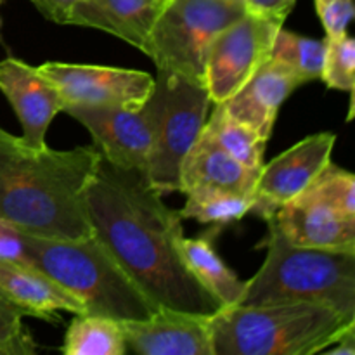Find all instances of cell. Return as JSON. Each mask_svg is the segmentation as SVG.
<instances>
[{
    "label": "cell",
    "instance_id": "5b68a950",
    "mask_svg": "<svg viewBox=\"0 0 355 355\" xmlns=\"http://www.w3.org/2000/svg\"><path fill=\"white\" fill-rule=\"evenodd\" d=\"M31 266L75 295L85 314L116 321H142L158 305L128 277L96 234L82 239H51L24 232Z\"/></svg>",
    "mask_w": 355,
    "mask_h": 355
},
{
    "label": "cell",
    "instance_id": "e0dca14e",
    "mask_svg": "<svg viewBox=\"0 0 355 355\" xmlns=\"http://www.w3.org/2000/svg\"><path fill=\"white\" fill-rule=\"evenodd\" d=\"M166 0H80L68 24L94 28L148 52L149 37Z\"/></svg>",
    "mask_w": 355,
    "mask_h": 355
},
{
    "label": "cell",
    "instance_id": "4dcf8cb0",
    "mask_svg": "<svg viewBox=\"0 0 355 355\" xmlns=\"http://www.w3.org/2000/svg\"><path fill=\"white\" fill-rule=\"evenodd\" d=\"M321 354L328 355H355V324L350 326L333 345L326 347Z\"/></svg>",
    "mask_w": 355,
    "mask_h": 355
},
{
    "label": "cell",
    "instance_id": "8fae6325",
    "mask_svg": "<svg viewBox=\"0 0 355 355\" xmlns=\"http://www.w3.org/2000/svg\"><path fill=\"white\" fill-rule=\"evenodd\" d=\"M336 135L319 132L302 139L262 166L255 186L252 214L269 220L281 207L300 196L331 163Z\"/></svg>",
    "mask_w": 355,
    "mask_h": 355
},
{
    "label": "cell",
    "instance_id": "ffe728a7",
    "mask_svg": "<svg viewBox=\"0 0 355 355\" xmlns=\"http://www.w3.org/2000/svg\"><path fill=\"white\" fill-rule=\"evenodd\" d=\"M64 355H125L128 352L120 321L104 315L75 314L61 347Z\"/></svg>",
    "mask_w": 355,
    "mask_h": 355
},
{
    "label": "cell",
    "instance_id": "7a4b0ae2",
    "mask_svg": "<svg viewBox=\"0 0 355 355\" xmlns=\"http://www.w3.org/2000/svg\"><path fill=\"white\" fill-rule=\"evenodd\" d=\"M99 158L94 146L35 149L0 128V218L40 238L92 236L83 191Z\"/></svg>",
    "mask_w": 355,
    "mask_h": 355
},
{
    "label": "cell",
    "instance_id": "f546056e",
    "mask_svg": "<svg viewBox=\"0 0 355 355\" xmlns=\"http://www.w3.org/2000/svg\"><path fill=\"white\" fill-rule=\"evenodd\" d=\"M31 2L52 23L68 24L69 12L80 0H31Z\"/></svg>",
    "mask_w": 355,
    "mask_h": 355
},
{
    "label": "cell",
    "instance_id": "3957f363",
    "mask_svg": "<svg viewBox=\"0 0 355 355\" xmlns=\"http://www.w3.org/2000/svg\"><path fill=\"white\" fill-rule=\"evenodd\" d=\"M266 222L267 257L239 305L319 304L355 319V253L295 246Z\"/></svg>",
    "mask_w": 355,
    "mask_h": 355
},
{
    "label": "cell",
    "instance_id": "44dd1931",
    "mask_svg": "<svg viewBox=\"0 0 355 355\" xmlns=\"http://www.w3.org/2000/svg\"><path fill=\"white\" fill-rule=\"evenodd\" d=\"M211 106L214 111L210 118H207L203 127L210 137L245 166L253 170L262 168L267 146L266 139L260 137L248 125L234 120L225 111L224 103L211 104Z\"/></svg>",
    "mask_w": 355,
    "mask_h": 355
},
{
    "label": "cell",
    "instance_id": "9a60e30c",
    "mask_svg": "<svg viewBox=\"0 0 355 355\" xmlns=\"http://www.w3.org/2000/svg\"><path fill=\"white\" fill-rule=\"evenodd\" d=\"M300 85L293 71L269 58L234 96L225 101V111L269 141L279 107Z\"/></svg>",
    "mask_w": 355,
    "mask_h": 355
},
{
    "label": "cell",
    "instance_id": "d6986e66",
    "mask_svg": "<svg viewBox=\"0 0 355 355\" xmlns=\"http://www.w3.org/2000/svg\"><path fill=\"white\" fill-rule=\"evenodd\" d=\"M222 225L210 229L200 238H180L179 248L184 263L191 270L198 283L214 298L220 302L222 307H234L241 304L245 297L246 281L243 283L236 272H232L214 248V239Z\"/></svg>",
    "mask_w": 355,
    "mask_h": 355
},
{
    "label": "cell",
    "instance_id": "2e32d148",
    "mask_svg": "<svg viewBox=\"0 0 355 355\" xmlns=\"http://www.w3.org/2000/svg\"><path fill=\"white\" fill-rule=\"evenodd\" d=\"M272 218L291 245L355 253V218L302 200L281 207Z\"/></svg>",
    "mask_w": 355,
    "mask_h": 355
},
{
    "label": "cell",
    "instance_id": "1f68e13d",
    "mask_svg": "<svg viewBox=\"0 0 355 355\" xmlns=\"http://www.w3.org/2000/svg\"><path fill=\"white\" fill-rule=\"evenodd\" d=\"M0 355H28L26 350L14 343H0Z\"/></svg>",
    "mask_w": 355,
    "mask_h": 355
},
{
    "label": "cell",
    "instance_id": "603a6c76",
    "mask_svg": "<svg viewBox=\"0 0 355 355\" xmlns=\"http://www.w3.org/2000/svg\"><path fill=\"white\" fill-rule=\"evenodd\" d=\"M255 205V194L193 193L187 194L186 205L179 210L180 217L201 224L227 225L241 220Z\"/></svg>",
    "mask_w": 355,
    "mask_h": 355
},
{
    "label": "cell",
    "instance_id": "30bf717a",
    "mask_svg": "<svg viewBox=\"0 0 355 355\" xmlns=\"http://www.w3.org/2000/svg\"><path fill=\"white\" fill-rule=\"evenodd\" d=\"M38 71L54 82L66 106L137 107L153 96L156 78L146 71L111 66L47 61Z\"/></svg>",
    "mask_w": 355,
    "mask_h": 355
},
{
    "label": "cell",
    "instance_id": "d4e9b609",
    "mask_svg": "<svg viewBox=\"0 0 355 355\" xmlns=\"http://www.w3.org/2000/svg\"><path fill=\"white\" fill-rule=\"evenodd\" d=\"M321 80L328 89L354 92L355 89V42L347 33L326 37Z\"/></svg>",
    "mask_w": 355,
    "mask_h": 355
},
{
    "label": "cell",
    "instance_id": "d6a6232c",
    "mask_svg": "<svg viewBox=\"0 0 355 355\" xmlns=\"http://www.w3.org/2000/svg\"><path fill=\"white\" fill-rule=\"evenodd\" d=\"M0 28H2V19H0Z\"/></svg>",
    "mask_w": 355,
    "mask_h": 355
},
{
    "label": "cell",
    "instance_id": "6da1fadb",
    "mask_svg": "<svg viewBox=\"0 0 355 355\" xmlns=\"http://www.w3.org/2000/svg\"><path fill=\"white\" fill-rule=\"evenodd\" d=\"M83 200L94 234L158 307L205 315L224 309L184 263L179 210L166 207L141 172L101 156Z\"/></svg>",
    "mask_w": 355,
    "mask_h": 355
},
{
    "label": "cell",
    "instance_id": "484cf974",
    "mask_svg": "<svg viewBox=\"0 0 355 355\" xmlns=\"http://www.w3.org/2000/svg\"><path fill=\"white\" fill-rule=\"evenodd\" d=\"M24 312L0 295V343H14L26 350L28 355L37 352L33 338L24 326Z\"/></svg>",
    "mask_w": 355,
    "mask_h": 355
},
{
    "label": "cell",
    "instance_id": "4fadbf2b",
    "mask_svg": "<svg viewBox=\"0 0 355 355\" xmlns=\"http://www.w3.org/2000/svg\"><path fill=\"white\" fill-rule=\"evenodd\" d=\"M0 90L23 128L21 141L30 148H45L49 125L64 110V101L54 82L35 66L7 58L0 61Z\"/></svg>",
    "mask_w": 355,
    "mask_h": 355
},
{
    "label": "cell",
    "instance_id": "5bb4252c",
    "mask_svg": "<svg viewBox=\"0 0 355 355\" xmlns=\"http://www.w3.org/2000/svg\"><path fill=\"white\" fill-rule=\"evenodd\" d=\"M260 170L239 163L201 128L180 166V193L255 194Z\"/></svg>",
    "mask_w": 355,
    "mask_h": 355
},
{
    "label": "cell",
    "instance_id": "ac0fdd59",
    "mask_svg": "<svg viewBox=\"0 0 355 355\" xmlns=\"http://www.w3.org/2000/svg\"><path fill=\"white\" fill-rule=\"evenodd\" d=\"M0 295L19 307L24 315L44 321H55L59 311L85 314V305L75 295L33 266L0 260Z\"/></svg>",
    "mask_w": 355,
    "mask_h": 355
},
{
    "label": "cell",
    "instance_id": "e575fe53",
    "mask_svg": "<svg viewBox=\"0 0 355 355\" xmlns=\"http://www.w3.org/2000/svg\"><path fill=\"white\" fill-rule=\"evenodd\" d=\"M239 2H243V0H239Z\"/></svg>",
    "mask_w": 355,
    "mask_h": 355
},
{
    "label": "cell",
    "instance_id": "277c9868",
    "mask_svg": "<svg viewBox=\"0 0 355 355\" xmlns=\"http://www.w3.org/2000/svg\"><path fill=\"white\" fill-rule=\"evenodd\" d=\"M355 319L319 304L224 307L211 315L214 355H314Z\"/></svg>",
    "mask_w": 355,
    "mask_h": 355
},
{
    "label": "cell",
    "instance_id": "7402d4cb",
    "mask_svg": "<svg viewBox=\"0 0 355 355\" xmlns=\"http://www.w3.org/2000/svg\"><path fill=\"white\" fill-rule=\"evenodd\" d=\"M324 51L326 40H314L281 26L274 38L270 58L293 71L304 85L314 80H321Z\"/></svg>",
    "mask_w": 355,
    "mask_h": 355
},
{
    "label": "cell",
    "instance_id": "ba28073f",
    "mask_svg": "<svg viewBox=\"0 0 355 355\" xmlns=\"http://www.w3.org/2000/svg\"><path fill=\"white\" fill-rule=\"evenodd\" d=\"M62 111L90 132L94 148L106 162L120 168L137 170L144 175L162 111V90L158 83L148 103L137 110L66 106Z\"/></svg>",
    "mask_w": 355,
    "mask_h": 355
},
{
    "label": "cell",
    "instance_id": "7c38bea8",
    "mask_svg": "<svg viewBox=\"0 0 355 355\" xmlns=\"http://www.w3.org/2000/svg\"><path fill=\"white\" fill-rule=\"evenodd\" d=\"M127 350L137 355H214L211 315L159 307L142 321H120Z\"/></svg>",
    "mask_w": 355,
    "mask_h": 355
},
{
    "label": "cell",
    "instance_id": "4316f807",
    "mask_svg": "<svg viewBox=\"0 0 355 355\" xmlns=\"http://www.w3.org/2000/svg\"><path fill=\"white\" fill-rule=\"evenodd\" d=\"M315 10L326 37H340L347 33L354 17V0H315Z\"/></svg>",
    "mask_w": 355,
    "mask_h": 355
},
{
    "label": "cell",
    "instance_id": "9c48e42d",
    "mask_svg": "<svg viewBox=\"0 0 355 355\" xmlns=\"http://www.w3.org/2000/svg\"><path fill=\"white\" fill-rule=\"evenodd\" d=\"M284 23L246 12L220 31L208 49L205 87L211 104L225 103L270 58Z\"/></svg>",
    "mask_w": 355,
    "mask_h": 355
},
{
    "label": "cell",
    "instance_id": "f1b7e54d",
    "mask_svg": "<svg viewBox=\"0 0 355 355\" xmlns=\"http://www.w3.org/2000/svg\"><path fill=\"white\" fill-rule=\"evenodd\" d=\"M246 12L284 23L295 7V0H243Z\"/></svg>",
    "mask_w": 355,
    "mask_h": 355
},
{
    "label": "cell",
    "instance_id": "8992f818",
    "mask_svg": "<svg viewBox=\"0 0 355 355\" xmlns=\"http://www.w3.org/2000/svg\"><path fill=\"white\" fill-rule=\"evenodd\" d=\"M239 0H166L146 55L158 71L205 85V62L214 38L245 16Z\"/></svg>",
    "mask_w": 355,
    "mask_h": 355
},
{
    "label": "cell",
    "instance_id": "cb8c5ba5",
    "mask_svg": "<svg viewBox=\"0 0 355 355\" xmlns=\"http://www.w3.org/2000/svg\"><path fill=\"white\" fill-rule=\"evenodd\" d=\"M295 200L311 201L355 218V177L354 173L329 163L314 182Z\"/></svg>",
    "mask_w": 355,
    "mask_h": 355
},
{
    "label": "cell",
    "instance_id": "836d02e7",
    "mask_svg": "<svg viewBox=\"0 0 355 355\" xmlns=\"http://www.w3.org/2000/svg\"><path fill=\"white\" fill-rule=\"evenodd\" d=\"M3 2V0H0V3H2Z\"/></svg>",
    "mask_w": 355,
    "mask_h": 355
},
{
    "label": "cell",
    "instance_id": "83f0119b",
    "mask_svg": "<svg viewBox=\"0 0 355 355\" xmlns=\"http://www.w3.org/2000/svg\"><path fill=\"white\" fill-rule=\"evenodd\" d=\"M0 260L17 266H31L24 231L6 218H0Z\"/></svg>",
    "mask_w": 355,
    "mask_h": 355
},
{
    "label": "cell",
    "instance_id": "52a82bcc",
    "mask_svg": "<svg viewBox=\"0 0 355 355\" xmlns=\"http://www.w3.org/2000/svg\"><path fill=\"white\" fill-rule=\"evenodd\" d=\"M162 90L156 141L144 177L159 194L180 193V166L200 135L211 99L207 87L166 71L156 76Z\"/></svg>",
    "mask_w": 355,
    "mask_h": 355
}]
</instances>
